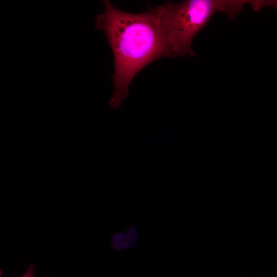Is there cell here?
<instances>
[{
    "mask_svg": "<svg viewBox=\"0 0 277 277\" xmlns=\"http://www.w3.org/2000/svg\"><path fill=\"white\" fill-rule=\"evenodd\" d=\"M97 15L95 26L105 34L113 54V95L109 104L118 109L129 95L131 81L146 66L164 56L166 47L150 10L141 13L122 11L110 1Z\"/></svg>",
    "mask_w": 277,
    "mask_h": 277,
    "instance_id": "obj_1",
    "label": "cell"
},
{
    "mask_svg": "<svg viewBox=\"0 0 277 277\" xmlns=\"http://www.w3.org/2000/svg\"><path fill=\"white\" fill-rule=\"evenodd\" d=\"M248 1L187 0L168 2L151 9L167 57L193 56L192 41L210 18L217 12L233 19Z\"/></svg>",
    "mask_w": 277,
    "mask_h": 277,
    "instance_id": "obj_2",
    "label": "cell"
},
{
    "mask_svg": "<svg viewBox=\"0 0 277 277\" xmlns=\"http://www.w3.org/2000/svg\"><path fill=\"white\" fill-rule=\"evenodd\" d=\"M35 269L34 263L30 264L26 272L21 277H35Z\"/></svg>",
    "mask_w": 277,
    "mask_h": 277,
    "instance_id": "obj_3",
    "label": "cell"
},
{
    "mask_svg": "<svg viewBox=\"0 0 277 277\" xmlns=\"http://www.w3.org/2000/svg\"><path fill=\"white\" fill-rule=\"evenodd\" d=\"M2 270L0 269V277H2Z\"/></svg>",
    "mask_w": 277,
    "mask_h": 277,
    "instance_id": "obj_4",
    "label": "cell"
}]
</instances>
